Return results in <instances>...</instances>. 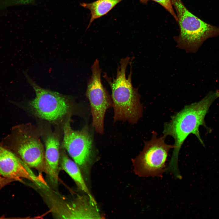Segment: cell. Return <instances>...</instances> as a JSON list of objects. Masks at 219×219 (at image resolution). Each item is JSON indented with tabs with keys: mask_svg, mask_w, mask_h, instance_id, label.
Masks as SVG:
<instances>
[{
	"mask_svg": "<svg viewBox=\"0 0 219 219\" xmlns=\"http://www.w3.org/2000/svg\"><path fill=\"white\" fill-rule=\"evenodd\" d=\"M219 97V92H210L200 101L186 105L171 117L169 122L164 124V136H170L174 140V148L168 169L176 178L181 176L178 166V155L187 137L193 134L205 146L200 137L199 127L201 126L206 127L205 116L212 103Z\"/></svg>",
	"mask_w": 219,
	"mask_h": 219,
	"instance_id": "6da1fadb",
	"label": "cell"
},
{
	"mask_svg": "<svg viewBox=\"0 0 219 219\" xmlns=\"http://www.w3.org/2000/svg\"><path fill=\"white\" fill-rule=\"evenodd\" d=\"M131 60L128 57L122 58L117 69L116 77L112 78L104 74L103 77L111 90L114 121H127L134 124L142 116L143 107L137 89L134 88L132 84V60L130 73L127 77L126 75L127 67Z\"/></svg>",
	"mask_w": 219,
	"mask_h": 219,
	"instance_id": "7a4b0ae2",
	"label": "cell"
},
{
	"mask_svg": "<svg viewBox=\"0 0 219 219\" xmlns=\"http://www.w3.org/2000/svg\"><path fill=\"white\" fill-rule=\"evenodd\" d=\"M34 131L29 124L15 126L0 144L15 153L29 167L49 176L50 170L45 151L39 137Z\"/></svg>",
	"mask_w": 219,
	"mask_h": 219,
	"instance_id": "3957f363",
	"label": "cell"
},
{
	"mask_svg": "<svg viewBox=\"0 0 219 219\" xmlns=\"http://www.w3.org/2000/svg\"><path fill=\"white\" fill-rule=\"evenodd\" d=\"M171 1L180 27V34L177 39L179 46L187 50L208 37L219 33V27L206 23L192 14L181 0Z\"/></svg>",
	"mask_w": 219,
	"mask_h": 219,
	"instance_id": "277c9868",
	"label": "cell"
},
{
	"mask_svg": "<svg viewBox=\"0 0 219 219\" xmlns=\"http://www.w3.org/2000/svg\"><path fill=\"white\" fill-rule=\"evenodd\" d=\"M166 137L158 138L153 132L151 139L144 141L143 150L135 160L137 173L144 177H161L167 170L165 162L170 150L174 145L166 144Z\"/></svg>",
	"mask_w": 219,
	"mask_h": 219,
	"instance_id": "5b68a950",
	"label": "cell"
},
{
	"mask_svg": "<svg viewBox=\"0 0 219 219\" xmlns=\"http://www.w3.org/2000/svg\"><path fill=\"white\" fill-rule=\"evenodd\" d=\"M25 75L36 94L35 98L29 104L35 115L42 119L54 122L61 119L69 112L70 106L67 97L42 88L26 74Z\"/></svg>",
	"mask_w": 219,
	"mask_h": 219,
	"instance_id": "8992f818",
	"label": "cell"
},
{
	"mask_svg": "<svg viewBox=\"0 0 219 219\" xmlns=\"http://www.w3.org/2000/svg\"><path fill=\"white\" fill-rule=\"evenodd\" d=\"M91 69L92 75L87 83L86 95L90 103L92 126L96 133L102 134L105 113L112 107V101L102 83L101 69L98 59L94 61Z\"/></svg>",
	"mask_w": 219,
	"mask_h": 219,
	"instance_id": "52a82bcc",
	"label": "cell"
},
{
	"mask_svg": "<svg viewBox=\"0 0 219 219\" xmlns=\"http://www.w3.org/2000/svg\"><path fill=\"white\" fill-rule=\"evenodd\" d=\"M63 130V147L79 167L86 169L95 149L93 137L89 127L86 125L81 130H75L67 121Z\"/></svg>",
	"mask_w": 219,
	"mask_h": 219,
	"instance_id": "ba28073f",
	"label": "cell"
},
{
	"mask_svg": "<svg viewBox=\"0 0 219 219\" xmlns=\"http://www.w3.org/2000/svg\"><path fill=\"white\" fill-rule=\"evenodd\" d=\"M0 175L15 181L25 178L37 184L44 182L35 176L15 153L0 144Z\"/></svg>",
	"mask_w": 219,
	"mask_h": 219,
	"instance_id": "9c48e42d",
	"label": "cell"
},
{
	"mask_svg": "<svg viewBox=\"0 0 219 219\" xmlns=\"http://www.w3.org/2000/svg\"><path fill=\"white\" fill-rule=\"evenodd\" d=\"M52 211L58 218L82 219L85 211L83 196H78L73 200L53 201Z\"/></svg>",
	"mask_w": 219,
	"mask_h": 219,
	"instance_id": "30bf717a",
	"label": "cell"
},
{
	"mask_svg": "<svg viewBox=\"0 0 219 219\" xmlns=\"http://www.w3.org/2000/svg\"><path fill=\"white\" fill-rule=\"evenodd\" d=\"M45 155L49 170V176L54 183H57L59 172L60 161L59 142L54 135L49 136L45 141Z\"/></svg>",
	"mask_w": 219,
	"mask_h": 219,
	"instance_id": "8fae6325",
	"label": "cell"
},
{
	"mask_svg": "<svg viewBox=\"0 0 219 219\" xmlns=\"http://www.w3.org/2000/svg\"><path fill=\"white\" fill-rule=\"evenodd\" d=\"M60 162L61 166L75 181L78 187L90 197L93 198L90 193L82 176L79 167L74 161L63 152Z\"/></svg>",
	"mask_w": 219,
	"mask_h": 219,
	"instance_id": "7c38bea8",
	"label": "cell"
},
{
	"mask_svg": "<svg viewBox=\"0 0 219 219\" xmlns=\"http://www.w3.org/2000/svg\"><path fill=\"white\" fill-rule=\"evenodd\" d=\"M122 0H97L90 3H81V6L90 12L91 18L87 28L95 20L106 15Z\"/></svg>",
	"mask_w": 219,
	"mask_h": 219,
	"instance_id": "4fadbf2b",
	"label": "cell"
},
{
	"mask_svg": "<svg viewBox=\"0 0 219 219\" xmlns=\"http://www.w3.org/2000/svg\"><path fill=\"white\" fill-rule=\"evenodd\" d=\"M150 0L156 2L161 5L171 14L176 21H178L177 15L173 8L171 0H140V1L143 4H146Z\"/></svg>",
	"mask_w": 219,
	"mask_h": 219,
	"instance_id": "5bb4252c",
	"label": "cell"
},
{
	"mask_svg": "<svg viewBox=\"0 0 219 219\" xmlns=\"http://www.w3.org/2000/svg\"><path fill=\"white\" fill-rule=\"evenodd\" d=\"M35 0H0V7H4L11 5L26 4Z\"/></svg>",
	"mask_w": 219,
	"mask_h": 219,
	"instance_id": "9a60e30c",
	"label": "cell"
},
{
	"mask_svg": "<svg viewBox=\"0 0 219 219\" xmlns=\"http://www.w3.org/2000/svg\"><path fill=\"white\" fill-rule=\"evenodd\" d=\"M14 181H15L0 175V191L5 186Z\"/></svg>",
	"mask_w": 219,
	"mask_h": 219,
	"instance_id": "2e32d148",
	"label": "cell"
}]
</instances>
